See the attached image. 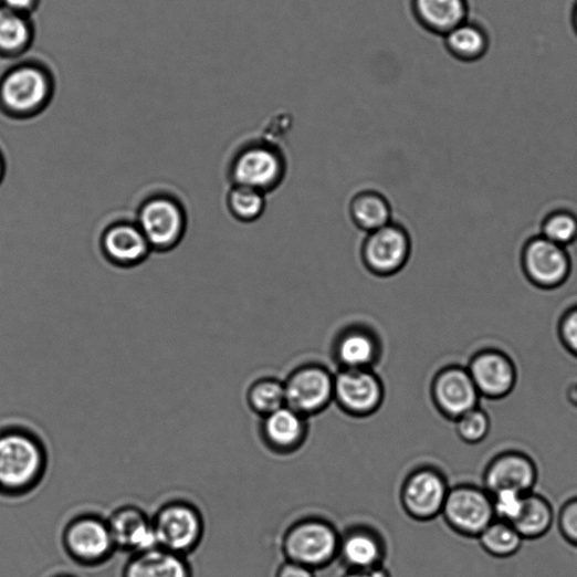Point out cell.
<instances>
[{
    "label": "cell",
    "mask_w": 577,
    "mask_h": 577,
    "mask_svg": "<svg viewBox=\"0 0 577 577\" xmlns=\"http://www.w3.org/2000/svg\"><path fill=\"white\" fill-rule=\"evenodd\" d=\"M49 453L33 430L13 428L0 434V492L25 496L43 482Z\"/></svg>",
    "instance_id": "obj_1"
},
{
    "label": "cell",
    "mask_w": 577,
    "mask_h": 577,
    "mask_svg": "<svg viewBox=\"0 0 577 577\" xmlns=\"http://www.w3.org/2000/svg\"><path fill=\"white\" fill-rule=\"evenodd\" d=\"M151 518L157 547L188 557L203 541L204 517L191 501L169 500L157 508Z\"/></svg>",
    "instance_id": "obj_2"
},
{
    "label": "cell",
    "mask_w": 577,
    "mask_h": 577,
    "mask_svg": "<svg viewBox=\"0 0 577 577\" xmlns=\"http://www.w3.org/2000/svg\"><path fill=\"white\" fill-rule=\"evenodd\" d=\"M53 92V80L44 67L22 64L0 81V104L17 119H32L50 105Z\"/></svg>",
    "instance_id": "obj_3"
},
{
    "label": "cell",
    "mask_w": 577,
    "mask_h": 577,
    "mask_svg": "<svg viewBox=\"0 0 577 577\" xmlns=\"http://www.w3.org/2000/svg\"><path fill=\"white\" fill-rule=\"evenodd\" d=\"M66 555L87 568L102 566L117 553L107 518L94 512H83L66 524L62 533Z\"/></svg>",
    "instance_id": "obj_4"
},
{
    "label": "cell",
    "mask_w": 577,
    "mask_h": 577,
    "mask_svg": "<svg viewBox=\"0 0 577 577\" xmlns=\"http://www.w3.org/2000/svg\"><path fill=\"white\" fill-rule=\"evenodd\" d=\"M136 223L153 251L167 252L183 240L188 219L183 204L177 198L158 193L139 207Z\"/></svg>",
    "instance_id": "obj_5"
},
{
    "label": "cell",
    "mask_w": 577,
    "mask_h": 577,
    "mask_svg": "<svg viewBox=\"0 0 577 577\" xmlns=\"http://www.w3.org/2000/svg\"><path fill=\"white\" fill-rule=\"evenodd\" d=\"M339 536L319 518H308L288 529L284 537L283 552L291 560L314 570L329 565L338 554Z\"/></svg>",
    "instance_id": "obj_6"
},
{
    "label": "cell",
    "mask_w": 577,
    "mask_h": 577,
    "mask_svg": "<svg viewBox=\"0 0 577 577\" xmlns=\"http://www.w3.org/2000/svg\"><path fill=\"white\" fill-rule=\"evenodd\" d=\"M441 514L449 527L466 537L479 538L495 521L491 494L472 485L449 490Z\"/></svg>",
    "instance_id": "obj_7"
},
{
    "label": "cell",
    "mask_w": 577,
    "mask_h": 577,
    "mask_svg": "<svg viewBox=\"0 0 577 577\" xmlns=\"http://www.w3.org/2000/svg\"><path fill=\"white\" fill-rule=\"evenodd\" d=\"M285 161L282 154L267 144L243 148L230 166L234 186L246 187L262 193L274 190L283 180Z\"/></svg>",
    "instance_id": "obj_8"
},
{
    "label": "cell",
    "mask_w": 577,
    "mask_h": 577,
    "mask_svg": "<svg viewBox=\"0 0 577 577\" xmlns=\"http://www.w3.org/2000/svg\"><path fill=\"white\" fill-rule=\"evenodd\" d=\"M412 244L406 228L388 223L369 233L363 245V261L377 276H390L407 265Z\"/></svg>",
    "instance_id": "obj_9"
},
{
    "label": "cell",
    "mask_w": 577,
    "mask_h": 577,
    "mask_svg": "<svg viewBox=\"0 0 577 577\" xmlns=\"http://www.w3.org/2000/svg\"><path fill=\"white\" fill-rule=\"evenodd\" d=\"M521 261L528 281L545 291L562 286L571 269L568 251L542 235L526 242Z\"/></svg>",
    "instance_id": "obj_10"
},
{
    "label": "cell",
    "mask_w": 577,
    "mask_h": 577,
    "mask_svg": "<svg viewBox=\"0 0 577 577\" xmlns=\"http://www.w3.org/2000/svg\"><path fill=\"white\" fill-rule=\"evenodd\" d=\"M283 384L285 406L305 418L322 412L334 399V377L317 365L297 369Z\"/></svg>",
    "instance_id": "obj_11"
},
{
    "label": "cell",
    "mask_w": 577,
    "mask_h": 577,
    "mask_svg": "<svg viewBox=\"0 0 577 577\" xmlns=\"http://www.w3.org/2000/svg\"><path fill=\"white\" fill-rule=\"evenodd\" d=\"M334 399L346 413L367 417L380 408L384 387L370 369H342L334 377Z\"/></svg>",
    "instance_id": "obj_12"
},
{
    "label": "cell",
    "mask_w": 577,
    "mask_h": 577,
    "mask_svg": "<svg viewBox=\"0 0 577 577\" xmlns=\"http://www.w3.org/2000/svg\"><path fill=\"white\" fill-rule=\"evenodd\" d=\"M432 396L438 410L451 420L479 408L481 398L468 368L458 366L447 367L436 376Z\"/></svg>",
    "instance_id": "obj_13"
},
{
    "label": "cell",
    "mask_w": 577,
    "mask_h": 577,
    "mask_svg": "<svg viewBox=\"0 0 577 577\" xmlns=\"http://www.w3.org/2000/svg\"><path fill=\"white\" fill-rule=\"evenodd\" d=\"M448 493L449 487L441 473L432 469H420L403 483L401 503L418 521H431L441 514Z\"/></svg>",
    "instance_id": "obj_14"
},
{
    "label": "cell",
    "mask_w": 577,
    "mask_h": 577,
    "mask_svg": "<svg viewBox=\"0 0 577 577\" xmlns=\"http://www.w3.org/2000/svg\"><path fill=\"white\" fill-rule=\"evenodd\" d=\"M106 518L114 545L118 552L133 555L157 546L153 518L140 506L122 505Z\"/></svg>",
    "instance_id": "obj_15"
},
{
    "label": "cell",
    "mask_w": 577,
    "mask_h": 577,
    "mask_svg": "<svg viewBox=\"0 0 577 577\" xmlns=\"http://www.w3.org/2000/svg\"><path fill=\"white\" fill-rule=\"evenodd\" d=\"M481 396L500 399L507 396L516 382L512 358L496 348L479 352L468 368Z\"/></svg>",
    "instance_id": "obj_16"
},
{
    "label": "cell",
    "mask_w": 577,
    "mask_h": 577,
    "mask_svg": "<svg viewBox=\"0 0 577 577\" xmlns=\"http://www.w3.org/2000/svg\"><path fill=\"white\" fill-rule=\"evenodd\" d=\"M105 260L119 267H135L144 263L153 252L140 228L133 221L109 224L99 241Z\"/></svg>",
    "instance_id": "obj_17"
},
{
    "label": "cell",
    "mask_w": 577,
    "mask_h": 577,
    "mask_svg": "<svg viewBox=\"0 0 577 577\" xmlns=\"http://www.w3.org/2000/svg\"><path fill=\"white\" fill-rule=\"evenodd\" d=\"M534 461L521 452H505L495 457L484 474L485 490L490 494L512 490L529 494L537 482Z\"/></svg>",
    "instance_id": "obj_18"
},
{
    "label": "cell",
    "mask_w": 577,
    "mask_h": 577,
    "mask_svg": "<svg viewBox=\"0 0 577 577\" xmlns=\"http://www.w3.org/2000/svg\"><path fill=\"white\" fill-rule=\"evenodd\" d=\"M122 577H193L187 556L154 547L129 555Z\"/></svg>",
    "instance_id": "obj_19"
},
{
    "label": "cell",
    "mask_w": 577,
    "mask_h": 577,
    "mask_svg": "<svg viewBox=\"0 0 577 577\" xmlns=\"http://www.w3.org/2000/svg\"><path fill=\"white\" fill-rule=\"evenodd\" d=\"M334 354L342 369H370L380 356V343L370 329L355 326L340 333Z\"/></svg>",
    "instance_id": "obj_20"
},
{
    "label": "cell",
    "mask_w": 577,
    "mask_h": 577,
    "mask_svg": "<svg viewBox=\"0 0 577 577\" xmlns=\"http://www.w3.org/2000/svg\"><path fill=\"white\" fill-rule=\"evenodd\" d=\"M411 11L420 27L441 36L470 20L469 0H411Z\"/></svg>",
    "instance_id": "obj_21"
},
{
    "label": "cell",
    "mask_w": 577,
    "mask_h": 577,
    "mask_svg": "<svg viewBox=\"0 0 577 577\" xmlns=\"http://www.w3.org/2000/svg\"><path fill=\"white\" fill-rule=\"evenodd\" d=\"M346 570H365L382 567V541L367 528H355L339 538L338 554Z\"/></svg>",
    "instance_id": "obj_22"
},
{
    "label": "cell",
    "mask_w": 577,
    "mask_h": 577,
    "mask_svg": "<svg viewBox=\"0 0 577 577\" xmlns=\"http://www.w3.org/2000/svg\"><path fill=\"white\" fill-rule=\"evenodd\" d=\"M262 432L269 447L279 452H291L304 442L306 418L285 406L264 417Z\"/></svg>",
    "instance_id": "obj_23"
},
{
    "label": "cell",
    "mask_w": 577,
    "mask_h": 577,
    "mask_svg": "<svg viewBox=\"0 0 577 577\" xmlns=\"http://www.w3.org/2000/svg\"><path fill=\"white\" fill-rule=\"evenodd\" d=\"M447 51L463 63H475L486 55L490 49V36L478 23L468 20L443 36Z\"/></svg>",
    "instance_id": "obj_24"
},
{
    "label": "cell",
    "mask_w": 577,
    "mask_h": 577,
    "mask_svg": "<svg viewBox=\"0 0 577 577\" xmlns=\"http://www.w3.org/2000/svg\"><path fill=\"white\" fill-rule=\"evenodd\" d=\"M33 38L34 28L30 17L0 6V53L19 55L32 45Z\"/></svg>",
    "instance_id": "obj_25"
},
{
    "label": "cell",
    "mask_w": 577,
    "mask_h": 577,
    "mask_svg": "<svg viewBox=\"0 0 577 577\" xmlns=\"http://www.w3.org/2000/svg\"><path fill=\"white\" fill-rule=\"evenodd\" d=\"M554 524V510L543 496L527 494L521 516L512 524L524 539H538L545 536Z\"/></svg>",
    "instance_id": "obj_26"
},
{
    "label": "cell",
    "mask_w": 577,
    "mask_h": 577,
    "mask_svg": "<svg viewBox=\"0 0 577 577\" xmlns=\"http://www.w3.org/2000/svg\"><path fill=\"white\" fill-rule=\"evenodd\" d=\"M350 214L356 225L368 234L391 222L390 204L376 191L357 195L352 201Z\"/></svg>",
    "instance_id": "obj_27"
},
{
    "label": "cell",
    "mask_w": 577,
    "mask_h": 577,
    "mask_svg": "<svg viewBox=\"0 0 577 577\" xmlns=\"http://www.w3.org/2000/svg\"><path fill=\"white\" fill-rule=\"evenodd\" d=\"M479 539L483 549L497 558L513 556L521 550L525 541L511 524L501 521H494Z\"/></svg>",
    "instance_id": "obj_28"
},
{
    "label": "cell",
    "mask_w": 577,
    "mask_h": 577,
    "mask_svg": "<svg viewBox=\"0 0 577 577\" xmlns=\"http://www.w3.org/2000/svg\"><path fill=\"white\" fill-rule=\"evenodd\" d=\"M539 235L567 249L577 241V216L567 209L550 211L539 225Z\"/></svg>",
    "instance_id": "obj_29"
},
{
    "label": "cell",
    "mask_w": 577,
    "mask_h": 577,
    "mask_svg": "<svg viewBox=\"0 0 577 577\" xmlns=\"http://www.w3.org/2000/svg\"><path fill=\"white\" fill-rule=\"evenodd\" d=\"M225 203L230 214L242 222L256 221L265 210L264 193L246 187L230 189Z\"/></svg>",
    "instance_id": "obj_30"
},
{
    "label": "cell",
    "mask_w": 577,
    "mask_h": 577,
    "mask_svg": "<svg viewBox=\"0 0 577 577\" xmlns=\"http://www.w3.org/2000/svg\"><path fill=\"white\" fill-rule=\"evenodd\" d=\"M249 402L252 410L263 417L284 408V384L275 379L255 382L249 391Z\"/></svg>",
    "instance_id": "obj_31"
},
{
    "label": "cell",
    "mask_w": 577,
    "mask_h": 577,
    "mask_svg": "<svg viewBox=\"0 0 577 577\" xmlns=\"http://www.w3.org/2000/svg\"><path fill=\"white\" fill-rule=\"evenodd\" d=\"M458 437L470 444L482 442L491 430V421L485 411L476 408L455 420Z\"/></svg>",
    "instance_id": "obj_32"
},
{
    "label": "cell",
    "mask_w": 577,
    "mask_h": 577,
    "mask_svg": "<svg viewBox=\"0 0 577 577\" xmlns=\"http://www.w3.org/2000/svg\"><path fill=\"white\" fill-rule=\"evenodd\" d=\"M492 496L495 521L513 524L521 516L527 494L522 492L504 490Z\"/></svg>",
    "instance_id": "obj_33"
},
{
    "label": "cell",
    "mask_w": 577,
    "mask_h": 577,
    "mask_svg": "<svg viewBox=\"0 0 577 577\" xmlns=\"http://www.w3.org/2000/svg\"><path fill=\"white\" fill-rule=\"evenodd\" d=\"M557 331L564 348L577 358V305L565 311L558 322Z\"/></svg>",
    "instance_id": "obj_34"
},
{
    "label": "cell",
    "mask_w": 577,
    "mask_h": 577,
    "mask_svg": "<svg viewBox=\"0 0 577 577\" xmlns=\"http://www.w3.org/2000/svg\"><path fill=\"white\" fill-rule=\"evenodd\" d=\"M558 525L563 536L577 546V499L568 501L559 512Z\"/></svg>",
    "instance_id": "obj_35"
},
{
    "label": "cell",
    "mask_w": 577,
    "mask_h": 577,
    "mask_svg": "<svg viewBox=\"0 0 577 577\" xmlns=\"http://www.w3.org/2000/svg\"><path fill=\"white\" fill-rule=\"evenodd\" d=\"M274 577H316V575L315 570L307 566L286 560L277 568Z\"/></svg>",
    "instance_id": "obj_36"
},
{
    "label": "cell",
    "mask_w": 577,
    "mask_h": 577,
    "mask_svg": "<svg viewBox=\"0 0 577 577\" xmlns=\"http://www.w3.org/2000/svg\"><path fill=\"white\" fill-rule=\"evenodd\" d=\"M0 6L15 13L30 17L38 10L40 0H0Z\"/></svg>",
    "instance_id": "obj_37"
},
{
    "label": "cell",
    "mask_w": 577,
    "mask_h": 577,
    "mask_svg": "<svg viewBox=\"0 0 577 577\" xmlns=\"http://www.w3.org/2000/svg\"><path fill=\"white\" fill-rule=\"evenodd\" d=\"M342 577H391L384 567L365 570H346Z\"/></svg>",
    "instance_id": "obj_38"
},
{
    "label": "cell",
    "mask_w": 577,
    "mask_h": 577,
    "mask_svg": "<svg viewBox=\"0 0 577 577\" xmlns=\"http://www.w3.org/2000/svg\"><path fill=\"white\" fill-rule=\"evenodd\" d=\"M571 23H573V29H574L575 33L577 34V3L575 4L573 13H571Z\"/></svg>",
    "instance_id": "obj_39"
},
{
    "label": "cell",
    "mask_w": 577,
    "mask_h": 577,
    "mask_svg": "<svg viewBox=\"0 0 577 577\" xmlns=\"http://www.w3.org/2000/svg\"><path fill=\"white\" fill-rule=\"evenodd\" d=\"M51 577H78V576L71 574V573H57V574L52 575Z\"/></svg>",
    "instance_id": "obj_40"
},
{
    "label": "cell",
    "mask_w": 577,
    "mask_h": 577,
    "mask_svg": "<svg viewBox=\"0 0 577 577\" xmlns=\"http://www.w3.org/2000/svg\"><path fill=\"white\" fill-rule=\"evenodd\" d=\"M3 176H4V165H3L2 158H0V181H2Z\"/></svg>",
    "instance_id": "obj_41"
}]
</instances>
